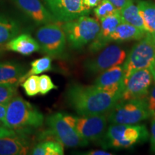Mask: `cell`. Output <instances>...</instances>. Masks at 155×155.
Wrapping results in <instances>:
<instances>
[{"mask_svg":"<svg viewBox=\"0 0 155 155\" xmlns=\"http://www.w3.org/2000/svg\"><path fill=\"white\" fill-rule=\"evenodd\" d=\"M69 106L79 116H94L107 114L121 97L106 92L99 87L78 83L70 85L65 93Z\"/></svg>","mask_w":155,"mask_h":155,"instance_id":"cell-1","label":"cell"},{"mask_svg":"<svg viewBox=\"0 0 155 155\" xmlns=\"http://www.w3.org/2000/svg\"><path fill=\"white\" fill-rule=\"evenodd\" d=\"M150 139L145 125L111 124L98 144L104 149H128L144 143Z\"/></svg>","mask_w":155,"mask_h":155,"instance_id":"cell-2","label":"cell"},{"mask_svg":"<svg viewBox=\"0 0 155 155\" xmlns=\"http://www.w3.org/2000/svg\"><path fill=\"white\" fill-rule=\"evenodd\" d=\"M5 119L6 127L12 130L38 128L44 123L43 114L20 96H15L7 104Z\"/></svg>","mask_w":155,"mask_h":155,"instance_id":"cell-3","label":"cell"},{"mask_svg":"<svg viewBox=\"0 0 155 155\" xmlns=\"http://www.w3.org/2000/svg\"><path fill=\"white\" fill-rule=\"evenodd\" d=\"M98 19L83 15L65 22L62 28L68 45L73 50H80L94 41L100 30Z\"/></svg>","mask_w":155,"mask_h":155,"instance_id":"cell-4","label":"cell"},{"mask_svg":"<svg viewBox=\"0 0 155 155\" xmlns=\"http://www.w3.org/2000/svg\"><path fill=\"white\" fill-rule=\"evenodd\" d=\"M150 117L147 97L120 101L107 113L111 124H137Z\"/></svg>","mask_w":155,"mask_h":155,"instance_id":"cell-5","label":"cell"},{"mask_svg":"<svg viewBox=\"0 0 155 155\" xmlns=\"http://www.w3.org/2000/svg\"><path fill=\"white\" fill-rule=\"evenodd\" d=\"M63 116L78 134L88 142L99 143L107 129V114L86 116L63 114Z\"/></svg>","mask_w":155,"mask_h":155,"instance_id":"cell-6","label":"cell"},{"mask_svg":"<svg viewBox=\"0 0 155 155\" xmlns=\"http://www.w3.org/2000/svg\"><path fill=\"white\" fill-rule=\"evenodd\" d=\"M60 22L45 24L36 33L40 49L53 58L63 57L66 49V37Z\"/></svg>","mask_w":155,"mask_h":155,"instance_id":"cell-7","label":"cell"},{"mask_svg":"<svg viewBox=\"0 0 155 155\" xmlns=\"http://www.w3.org/2000/svg\"><path fill=\"white\" fill-rule=\"evenodd\" d=\"M127 56V50L118 45H108L94 58L85 61L83 68L90 75H96L116 65H123Z\"/></svg>","mask_w":155,"mask_h":155,"instance_id":"cell-8","label":"cell"},{"mask_svg":"<svg viewBox=\"0 0 155 155\" xmlns=\"http://www.w3.org/2000/svg\"><path fill=\"white\" fill-rule=\"evenodd\" d=\"M46 124L56 141L63 146L72 148L87 146L89 144L63 119L62 113H56L48 116Z\"/></svg>","mask_w":155,"mask_h":155,"instance_id":"cell-9","label":"cell"},{"mask_svg":"<svg viewBox=\"0 0 155 155\" xmlns=\"http://www.w3.org/2000/svg\"><path fill=\"white\" fill-rule=\"evenodd\" d=\"M155 57V48L144 38L133 46L123 64L124 80L138 70L152 67Z\"/></svg>","mask_w":155,"mask_h":155,"instance_id":"cell-10","label":"cell"},{"mask_svg":"<svg viewBox=\"0 0 155 155\" xmlns=\"http://www.w3.org/2000/svg\"><path fill=\"white\" fill-rule=\"evenodd\" d=\"M154 81L151 68L134 71L124 80L121 101L146 98Z\"/></svg>","mask_w":155,"mask_h":155,"instance_id":"cell-11","label":"cell"},{"mask_svg":"<svg viewBox=\"0 0 155 155\" xmlns=\"http://www.w3.org/2000/svg\"><path fill=\"white\" fill-rule=\"evenodd\" d=\"M58 22H65L90 14L83 0H43Z\"/></svg>","mask_w":155,"mask_h":155,"instance_id":"cell-12","label":"cell"},{"mask_svg":"<svg viewBox=\"0 0 155 155\" xmlns=\"http://www.w3.org/2000/svg\"><path fill=\"white\" fill-rule=\"evenodd\" d=\"M94 85L109 94L121 97L124 88L123 65L111 67L99 73L94 81Z\"/></svg>","mask_w":155,"mask_h":155,"instance_id":"cell-13","label":"cell"},{"mask_svg":"<svg viewBox=\"0 0 155 155\" xmlns=\"http://www.w3.org/2000/svg\"><path fill=\"white\" fill-rule=\"evenodd\" d=\"M100 30L94 41L89 45L88 49L93 53L99 52L106 47L110 42L109 38L118 25L123 22L120 11L109 15L99 21Z\"/></svg>","mask_w":155,"mask_h":155,"instance_id":"cell-14","label":"cell"},{"mask_svg":"<svg viewBox=\"0 0 155 155\" xmlns=\"http://www.w3.org/2000/svg\"><path fill=\"white\" fill-rule=\"evenodd\" d=\"M21 11L38 25L58 22L40 0H13Z\"/></svg>","mask_w":155,"mask_h":155,"instance_id":"cell-15","label":"cell"},{"mask_svg":"<svg viewBox=\"0 0 155 155\" xmlns=\"http://www.w3.org/2000/svg\"><path fill=\"white\" fill-rule=\"evenodd\" d=\"M6 49L22 55H30L40 50L38 42L29 34L16 36L5 45Z\"/></svg>","mask_w":155,"mask_h":155,"instance_id":"cell-16","label":"cell"},{"mask_svg":"<svg viewBox=\"0 0 155 155\" xmlns=\"http://www.w3.org/2000/svg\"><path fill=\"white\" fill-rule=\"evenodd\" d=\"M29 144L17 134L0 138V155H22L28 154Z\"/></svg>","mask_w":155,"mask_h":155,"instance_id":"cell-17","label":"cell"},{"mask_svg":"<svg viewBox=\"0 0 155 155\" xmlns=\"http://www.w3.org/2000/svg\"><path fill=\"white\" fill-rule=\"evenodd\" d=\"M146 31L127 22H121L112 32L110 42H125L129 40H140L144 38Z\"/></svg>","mask_w":155,"mask_h":155,"instance_id":"cell-18","label":"cell"},{"mask_svg":"<svg viewBox=\"0 0 155 155\" xmlns=\"http://www.w3.org/2000/svg\"><path fill=\"white\" fill-rule=\"evenodd\" d=\"M26 68L22 64L16 62L0 63V83L17 84L25 73Z\"/></svg>","mask_w":155,"mask_h":155,"instance_id":"cell-19","label":"cell"},{"mask_svg":"<svg viewBox=\"0 0 155 155\" xmlns=\"http://www.w3.org/2000/svg\"><path fill=\"white\" fill-rule=\"evenodd\" d=\"M137 5L146 32H155V2L137 0Z\"/></svg>","mask_w":155,"mask_h":155,"instance_id":"cell-20","label":"cell"},{"mask_svg":"<svg viewBox=\"0 0 155 155\" xmlns=\"http://www.w3.org/2000/svg\"><path fill=\"white\" fill-rule=\"evenodd\" d=\"M120 15L124 22L129 23L141 30H145L144 22L139 14V8L134 0H129L120 10ZM146 31V30H145Z\"/></svg>","mask_w":155,"mask_h":155,"instance_id":"cell-21","label":"cell"},{"mask_svg":"<svg viewBox=\"0 0 155 155\" xmlns=\"http://www.w3.org/2000/svg\"><path fill=\"white\" fill-rule=\"evenodd\" d=\"M19 26L17 22L0 16V47H2L19 34Z\"/></svg>","mask_w":155,"mask_h":155,"instance_id":"cell-22","label":"cell"},{"mask_svg":"<svg viewBox=\"0 0 155 155\" xmlns=\"http://www.w3.org/2000/svg\"><path fill=\"white\" fill-rule=\"evenodd\" d=\"M34 155H63V147L57 141H48L37 144L30 153Z\"/></svg>","mask_w":155,"mask_h":155,"instance_id":"cell-23","label":"cell"},{"mask_svg":"<svg viewBox=\"0 0 155 155\" xmlns=\"http://www.w3.org/2000/svg\"><path fill=\"white\" fill-rule=\"evenodd\" d=\"M52 69V58L50 56L47 55L39 58L31 63V69L25 73L19 81V83H22L25 79L32 75H38L40 73L49 71Z\"/></svg>","mask_w":155,"mask_h":155,"instance_id":"cell-24","label":"cell"},{"mask_svg":"<svg viewBox=\"0 0 155 155\" xmlns=\"http://www.w3.org/2000/svg\"><path fill=\"white\" fill-rule=\"evenodd\" d=\"M119 11L109 0H101L94 9L95 17L98 21Z\"/></svg>","mask_w":155,"mask_h":155,"instance_id":"cell-25","label":"cell"},{"mask_svg":"<svg viewBox=\"0 0 155 155\" xmlns=\"http://www.w3.org/2000/svg\"><path fill=\"white\" fill-rule=\"evenodd\" d=\"M17 84L0 83V104H8L16 96Z\"/></svg>","mask_w":155,"mask_h":155,"instance_id":"cell-26","label":"cell"},{"mask_svg":"<svg viewBox=\"0 0 155 155\" xmlns=\"http://www.w3.org/2000/svg\"><path fill=\"white\" fill-rule=\"evenodd\" d=\"M39 81L40 77L36 75H32L25 79V82L21 84L28 96H35L40 93Z\"/></svg>","mask_w":155,"mask_h":155,"instance_id":"cell-27","label":"cell"},{"mask_svg":"<svg viewBox=\"0 0 155 155\" xmlns=\"http://www.w3.org/2000/svg\"><path fill=\"white\" fill-rule=\"evenodd\" d=\"M39 88H40V94L42 95L47 94L53 89H57L58 86L54 84L49 75H42L40 76L39 81Z\"/></svg>","mask_w":155,"mask_h":155,"instance_id":"cell-28","label":"cell"},{"mask_svg":"<svg viewBox=\"0 0 155 155\" xmlns=\"http://www.w3.org/2000/svg\"><path fill=\"white\" fill-rule=\"evenodd\" d=\"M147 104H148L149 112H150V118L155 116V81L151 87L150 92L147 96Z\"/></svg>","mask_w":155,"mask_h":155,"instance_id":"cell-29","label":"cell"},{"mask_svg":"<svg viewBox=\"0 0 155 155\" xmlns=\"http://www.w3.org/2000/svg\"><path fill=\"white\" fill-rule=\"evenodd\" d=\"M151 151L155 153V116L152 118V124H151V130L150 134Z\"/></svg>","mask_w":155,"mask_h":155,"instance_id":"cell-30","label":"cell"},{"mask_svg":"<svg viewBox=\"0 0 155 155\" xmlns=\"http://www.w3.org/2000/svg\"><path fill=\"white\" fill-rule=\"evenodd\" d=\"M15 135H16V133L12 129H9V128L6 127L2 124H0V138L6 137H12V136Z\"/></svg>","mask_w":155,"mask_h":155,"instance_id":"cell-31","label":"cell"},{"mask_svg":"<svg viewBox=\"0 0 155 155\" xmlns=\"http://www.w3.org/2000/svg\"><path fill=\"white\" fill-rule=\"evenodd\" d=\"M7 104H0V124L5 126L6 123V114H7Z\"/></svg>","mask_w":155,"mask_h":155,"instance_id":"cell-32","label":"cell"},{"mask_svg":"<svg viewBox=\"0 0 155 155\" xmlns=\"http://www.w3.org/2000/svg\"><path fill=\"white\" fill-rule=\"evenodd\" d=\"M83 154L86 155H112V153L106 152L105 150H90L88 152H85Z\"/></svg>","mask_w":155,"mask_h":155,"instance_id":"cell-33","label":"cell"},{"mask_svg":"<svg viewBox=\"0 0 155 155\" xmlns=\"http://www.w3.org/2000/svg\"><path fill=\"white\" fill-rule=\"evenodd\" d=\"M114 5L118 10H121V9L126 5L129 0H109Z\"/></svg>","mask_w":155,"mask_h":155,"instance_id":"cell-34","label":"cell"},{"mask_svg":"<svg viewBox=\"0 0 155 155\" xmlns=\"http://www.w3.org/2000/svg\"><path fill=\"white\" fill-rule=\"evenodd\" d=\"M144 38L155 48V32H146Z\"/></svg>","mask_w":155,"mask_h":155,"instance_id":"cell-35","label":"cell"},{"mask_svg":"<svg viewBox=\"0 0 155 155\" xmlns=\"http://www.w3.org/2000/svg\"><path fill=\"white\" fill-rule=\"evenodd\" d=\"M101 1V0H83L85 5L90 9L96 7Z\"/></svg>","mask_w":155,"mask_h":155,"instance_id":"cell-36","label":"cell"},{"mask_svg":"<svg viewBox=\"0 0 155 155\" xmlns=\"http://www.w3.org/2000/svg\"><path fill=\"white\" fill-rule=\"evenodd\" d=\"M151 69H152V71L153 75H154V78L155 81V57H154V61H153V64H152V67H151Z\"/></svg>","mask_w":155,"mask_h":155,"instance_id":"cell-37","label":"cell"},{"mask_svg":"<svg viewBox=\"0 0 155 155\" xmlns=\"http://www.w3.org/2000/svg\"><path fill=\"white\" fill-rule=\"evenodd\" d=\"M2 47H0V51H1V50H2Z\"/></svg>","mask_w":155,"mask_h":155,"instance_id":"cell-38","label":"cell"}]
</instances>
